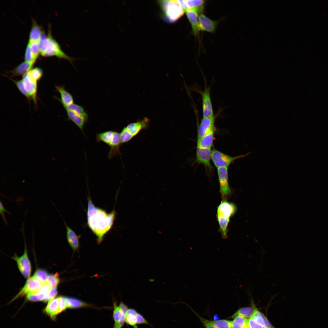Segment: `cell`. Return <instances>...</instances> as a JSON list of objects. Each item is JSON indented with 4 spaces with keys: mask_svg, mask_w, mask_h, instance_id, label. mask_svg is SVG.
<instances>
[{
    "mask_svg": "<svg viewBox=\"0 0 328 328\" xmlns=\"http://www.w3.org/2000/svg\"><path fill=\"white\" fill-rule=\"evenodd\" d=\"M184 11L193 10L199 15L202 13L204 8L205 1L202 0H177Z\"/></svg>",
    "mask_w": 328,
    "mask_h": 328,
    "instance_id": "4fadbf2b",
    "label": "cell"
},
{
    "mask_svg": "<svg viewBox=\"0 0 328 328\" xmlns=\"http://www.w3.org/2000/svg\"><path fill=\"white\" fill-rule=\"evenodd\" d=\"M220 186V192L222 200H227L231 194L232 191L228 181V168L220 167L217 169Z\"/></svg>",
    "mask_w": 328,
    "mask_h": 328,
    "instance_id": "5b68a950",
    "label": "cell"
},
{
    "mask_svg": "<svg viewBox=\"0 0 328 328\" xmlns=\"http://www.w3.org/2000/svg\"><path fill=\"white\" fill-rule=\"evenodd\" d=\"M68 116V119L73 122L84 134V128L88 121V117L84 116L78 113L68 109H65Z\"/></svg>",
    "mask_w": 328,
    "mask_h": 328,
    "instance_id": "2e32d148",
    "label": "cell"
},
{
    "mask_svg": "<svg viewBox=\"0 0 328 328\" xmlns=\"http://www.w3.org/2000/svg\"><path fill=\"white\" fill-rule=\"evenodd\" d=\"M43 283L33 276L28 278L24 286L19 293L13 299L12 301L19 297L29 293H38Z\"/></svg>",
    "mask_w": 328,
    "mask_h": 328,
    "instance_id": "ba28073f",
    "label": "cell"
},
{
    "mask_svg": "<svg viewBox=\"0 0 328 328\" xmlns=\"http://www.w3.org/2000/svg\"><path fill=\"white\" fill-rule=\"evenodd\" d=\"M158 2L164 13L166 19L169 22L176 21L184 14V9L177 0H163Z\"/></svg>",
    "mask_w": 328,
    "mask_h": 328,
    "instance_id": "3957f363",
    "label": "cell"
},
{
    "mask_svg": "<svg viewBox=\"0 0 328 328\" xmlns=\"http://www.w3.org/2000/svg\"><path fill=\"white\" fill-rule=\"evenodd\" d=\"M39 41L28 42L31 51L34 56L37 59L40 53Z\"/></svg>",
    "mask_w": 328,
    "mask_h": 328,
    "instance_id": "60d3db41",
    "label": "cell"
},
{
    "mask_svg": "<svg viewBox=\"0 0 328 328\" xmlns=\"http://www.w3.org/2000/svg\"><path fill=\"white\" fill-rule=\"evenodd\" d=\"M114 131L109 130L97 134L95 135L97 142H103L109 145L112 138Z\"/></svg>",
    "mask_w": 328,
    "mask_h": 328,
    "instance_id": "f546056e",
    "label": "cell"
},
{
    "mask_svg": "<svg viewBox=\"0 0 328 328\" xmlns=\"http://www.w3.org/2000/svg\"><path fill=\"white\" fill-rule=\"evenodd\" d=\"M48 27L47 34L46 35L43 31L39 42L40 54L44 57L56 56L60 59L66 60L74 67L73 62L77 59L69 56L62 50L52 35L50 24Z\"/></svg>",
    "mask_w": 328,
    "mask_h": 328,
    "instance_id": "7a4b0ae2",
    "label": "cell"
},
{
    "mask_svg": "<svg viewBox=\"0 0 328 328\" xmlns=\"http://www.w3.org/2000/svg\"><path fill=\"white\" fill-rule=\"evenodd\" d=\"M119 306L122 312L121 316L118 322L116 324L114 325L112 328H122L125 322V316L128 309V306L122 301L121 302Z\"/></svg>",
    "mask_w": 328,
    "mask_h": 328,
    "instance_id": "d6a6232c",
    "label": "cell"
},
{
    "mask_svg": "<svg viewBox=\"0 0 328 328\" xmlns=\"http://www.w3.org/2000/svg\"><path fill=\"white\" fill-rule=\"evenodd\" d=\"M215 130L200 138L197 139V147L204 149H211L213 145Z\"/></svg>",
    "mask_w": 328,
    "mask_h": 328,
    "instance_id": "cb8c5ba5",
    "label": "cell"
},
{
    "mask_svg": "<svg viewBox=\"0 0 328 328\" xmlns=\"http://www.w3.org/2000/svg\"><path fill=\"white\" fill-rule=\"evenodd\" d=\"M200 31L213 33L215 31L218 21L211 20L202 13L198 18Z\"/></svg>",
    "mask_w": 328,
    "mask_h": 328,
    "instance_id": "5bb4252c",
    "label": "cell"
},
{
    "mask_svg": "<svg viewBox=\"0 0 328 328\" xmlns=\"http://www.w3.org/2000/svg\"><path fill=\"white\" fill-rule=\"evenodd\" d=\"M198 316L203 324L205 328H217L207 322L206 321L205 319L201 318L199 316Z\"/></svg>",
    "mask_w": 328,
    "mask_h": 328,
    "instance_id": "681fc988",
    "label": "cell"
},
{
    "mask_svg": "<svg viewBox=\"0 0 328 328\" xmlns=\"http://www.w3.org/2000/svg\"><path fill=\"white\" fill-rule=\"evenodd\" d=\"M26 298L29 301L33 302L47 301V296L42 293H29L26 295Z\"/></svg>",
    "mask_w": 328,
    "mask_h": 328,
    "instance_id": "d590c367",
    "label": "cell"
},
{
    "mask_svg": "<svg viewBox=\"0 0 328 328\" xmlns=\"http://www.w3.org/2000/svg\"><path fill=\"white\" fill-rule=\"evenodd\" d=\"M33 276L39 280L42 283H44L46 281L48 277V274L46 271L45 270L38 269L35 272Z\"/></svg>",
    "mask_w": 328,
    "mask_h": 328,
    "instance_id": "74e56055",
    "label": "cell"
},
{
    "mask_svg": "<svg viewBox=\"0 0 328 328\" xmlns=\"http://www.w3.org/2000/svg\"><path fill=\"white\" fill-rule=\"evenodd\" d=\"M137 324H149L144 316L141 314L138 313L137 316Z\"/></svg>",
    "mask_w": 328,
    "mask_h": 328,
    "instance_id": "c3c4849f",
    "label": "cell"
},
{
    "mask_svg": "<svg viewBox=\"0 0 328 328\" xmlns=\"http://www.w3.org/2000/svg\"><path fill=\"white\" fill-rule=\"evenodd\" d=\"M210 87L206 85L204 90L199 92L202 100L203 118L210 117L214 115L210 97Z\"/></svg>",
    "mask_w": 328,
    "mask_h": 328,
    "instance_id": "52a82bcc",
    "label": "cell"
},
{
    "mask_svg": "<svg viewBox=\"0 0 328 328\" xmlns=\"http://www.w3.org/2000/svg\"><path fill=\"white\" fill-rule=\"evenodd\" d=\"M59 313L64 311L67 308L66 297L63 296L59 297Z\"/></svg>",
    "mask_w": 328,
    "mask_h": 328,
    "instance_id": "7bdbcfd3",
    "label": "cell"
},
{
    "mask_svg": "<svg viewBox=\"0 0 328 328\" xmlns=\"http://www.w3.org/2000/svg\"><path fill=\"white\" fill-rule=\"evenodd\" d=\"M12 258L16 262L19 270L23 276L26 278H29L31 273V266L26 246L24 253L21 256L19 257L15 255Z\"/></svg>",
    "mask_w": 328,
    "mask_h": 328,
    "instance_id": "30bf717a",
    "label": "cell"
},
{
    "mask_svg": "<svg viewBox=\"0 0 328 328\" xmlns=\"http://www.w3.org/2000/svg\"><path fill=\"white\" fill-rule=\"evenodd\" d=\"M5 213H7L9 215L11 214L10 212L7 210L5 208L2 203L1 201L0 202V213L4 223L5 224L7 225L8 222L5 216Z\"/></svg>",
    "mask_w": 328,
    "mask_h": 328,
    "instance_id": "f6af8a7d",
    "label": "cell"
},
{
    "mask_svg": "<svg viewBox=\"0 0 328 328\" xmlns=\"http://www.w3.org/2000/svg\"><path fill=\"white\" fill-rule=\"evenodd\" d=\"M216 218L219 225V231L223 239L227 238L228 226L230 219L226 218L219 214H216Z\"/></svg>",
    "mask_w": 328,
    "mask_h": 328,
    "instance_id": "484cf974",
    "label": "cell"
},
{
    "mask_svg": "<svg viewBox=\"0 0 328 328\" xmlns=\"http://www.w3.org/2000/svg\"><path fill=\"white\" fill-rule=\"evenodd\" d=\"M51 288L50 285L46 282L43 283L38 293H42L47 296L48 293Z\"/></svg>",
    "mask_w": 328,
    "mask_h": 328,
    "instance_id": "ee69618b",
    "label": "cell"
},
{
    "mask_svg": "<svg viewBox=\"0 0 328 328\" xmlns=\"http://www.w3.org/2000/svg\"><path fill=\"white\" fill-rule=\"evenodd\" d=\"M24 87L31 98L36 102L37 92V82L32 80L27 73L22 79Z\"/></svg>",
    "mask_w": 328,
    "mask_h": 328,
    "instance_id": "9a60e30c",
    "label": "cell"
},
{
    "mask_svg": "<svg viewBox=\"0 0 328 328\" xmlns=\"http://www.w3.org/2000/svg\"><path fill=\"white\" fill-rule=\"evenodd\" d=\"M248 322L249 328H264L252 317L248 319Z\"/></svg>",
    "mask_w": 328,
    "mask_h": 328,
    "instance_id": "7dc6e473",
    "label": "cell"
},
{
    "mask_svg": "<svg viewBox=\"0 0 328 328\" xmlns=\"http://www.w3.org/2000/svg\"><path fill=\"white\" fill-rule=\"evenodd\" d=\"M55 88L60 95L61 99H58L63 107L73 103V98L72 96L66 90L63 86L56 85Z\"/></svg>",
    "mask_w": 328,
    "mask_h": 328,
    "instance_id": "7402d4cb",
    "label": "cell"
},
{
    "mask_svg": "<svg viewBox=\"0 0 328 328\" xmlns=\"http://www.w3.org/2000/svg\"><path fill=\"white\" fill-rule=\"evenodd\" d=\"M59 297L54 298L49 301L44 311L51 318L54 319L59 313Z\"/></svg>",
    "mask_w": 328,
    "mask_h": 328,
    "instance_id": "603a6c76",
    "label": "cell"
},
{
    "mask_svg": "<svg viewBox=\"0 0 328 328\" xmlns=\"http://www.w3.org/2000/svg\"><path fill=\"white\" fill-rule=\"evenodd\" d=\"M9 79L14 83L19 91L22 94L26 97L27 99H30L31 98L29 94L25 89L22 80H16L11 78H9Z\"/></svg>",
    "mask_w": 328,
    "mask_h": 328,
    "instance_id": "ab89813d",
    "label": "cell"
},
{
    "mask_svg": "<svg viewBox=\"0 0 328 328\" xmlns=\"http://www.w3.org/2000/svg\"><path fill=\"white\" fill-rule=\"evenodd\" d=\"M252 302V306L244 307L240 308L231 317L234 319L237 316H242L248 319L251 317L255 307L253 302Z\"/></svg>",
    "mask_w": 328,
    "mask_h": 328,
    "instance_id": "83f0119b",
    "label": "cell"
},
{
    "mask_svg": "<svg viewBox=\"0 0 328 328\" xmlns=\"http://www.w3.org/2000/svg\"><path fill=\"white\" fill-rule=\"evenodd\" d=\"M28 73L31 78L37 82L41 78L43 72L41 68L36 67L31 69Z\"/></svg>",
    "mask_w": 328,
    "mask_h": 328,
    "instance_id": "e575fe53",
    "label": "cell"
},
{
    "mask_svg": "<svg viewBox=\"0 0 328 328\" xmlns=\"http://www.w3.org/2000/svg\"><path fill=\"white\" fill-rule=\"evenodd\" d=\"M58 292L56 287L52 288L49 292L47 296V300L50 301L54 298L57 294Z\"/></svg>",
    "mask_w": 328,
    "mask_h": 328,
    "instance_id": "bcb514c9",
    "label": "cell"
},
{
    "mask_svg": "<svg viewBox=\"0 0 328 328\" xmlns=\"http://www.w3.org/2000/svg\"><path fill=\"white\" fill-rule=\"evenodd\" d=\"M149 123V119L145 118L143 119L128 124L121 131L131 140L142 131L147 129Z\"/></svg>",
    "mask_w": 328,
    "mask_h": 328,
    "instance_id": "8992f818",
    "label": "cell"
},
{
    "mask_svg": "<svg viewBox=\"0 0 328 328\" xmlns=\"http://www.w3.org/2000/svg\"><path fill=\"white\" fill-rule=\"evenodd\" d=\"M65 109H68L76 112L84 116L88 117V115L84 108L74 103L67 106L63 107Z\"/></svg>",
    "mask_w": 328,
    "mask_h": 328,
    "instance_id": "836d02e7",
    "label": "cell"
},
{
    "mask_svg": "<svg viewBox=\"0 0 328 328\" xmlns=\"http://www.w3.org/2000/svg\"><path fill=\"white\" fill-rule=\"evenodd\" d=\"M237 210V207L234 203L222 200L217 207V214L230 219L235 215Z\"/></svg>",
    "mask_w": 328,
    "mask_h": 328,
    "instance_id": "7c38bea8",
    "label": "cell"
},
{
    "mask_svg": "<svg viewBox=\"0 0 328 328\" xmlns=\"http://www.w3.org/2000/svg\"><path fill=\"white\" fill-rule=\"evenodd\" d=\"M206 321L217 328H232V321L226 319L211 321L206 319Z\"/></svg>",
    "mask_w": 328,
    "mask_h": 328,
    "instance_id": "1f68e13d",
    "label": "cell"
},
{
    "mask_svg": "<svg viewBox=\"0 0 328 328\" xmlns=\"http://www.w3.org/2000/svg\"><path fill=\"white\" fill-rule=\"evenodd\" d=\"M24 58L25 61L34 63L37 59L32 54L29 45L27 44L25 50Z\"/></svg>",
    "mask_w": 328,
    "mask_h": 328,
    "instance_id": "8d00e7d4",
    "label": "cell"
},
{
    "mask_svg": "<svg viewBox=\"0 0 328 328\" xmlns=\"http://www.w3.org/2000/svg\"><path fill=\"white\" fill-rule=\"evenodd\" d=\"M113 307V318L114 322V325H115L120 320L122 312L119 306L117 305L116 302H114Z\"/></svg>",
    "mask_w": 328,
    "mask_h": 328,
    "instance_id": "f35d334b",
    "label": "cell"
},
{
    "mask_svg": "<svg viewBox=\"0 0 328 328\" xmlns=\"http://www.w3.org/2000/svg\"><path fill=\"white\" fill-rule=\"evenodd\" d=\"M217 114L209 118H203L198 127L197 139L215 130V122Z\"/></svg>",
    "mask_w": 328,
    "mask_h": 328,
    "instance_id": "8fae6325",
    "label": "cell"
},
{
    "mask_svg": "<svg viewBox=\"0 0 328 328\" xmlns=\"http://www.w3.org/2000/svg\"><path fill=\"white\" fill-rule=\"evenodd\" d=\"M248 319L241 316H237L232 321V328H249Z\"/></svg>",
    "mask_w": 328,
    "mask_h": 328,
    "instance_id": "4dcf8cb0",
    "label": "cell"
},
{
    "mask_svg": "<svg viewBox=\"0 0 328 328\" xmlns=\"http://www.w3.org/2000/svg\"><path fill=\"white\" fill-rule=\"evenodd\" d=\"M46 282L52 287H56L59 282L60 280L56 275L50 274L48 276Z\"/></svg>",
    "mask_w": 328,
    "mask_h": 328,
    "instance_id": "b9f144b4",
    "label": "cell"
},
{
    "mask_svg": "<svg viewBox=\"0 0 328 328\" xmlns=\"http://www.w3.org/2000/svg\"><path fill=\"white\" fill-rule=\"evenodd\" d=\"M191 24L193 34L196 36L200 31L198 20V14L195 11L188 10L185 11Z\"/></svg>",
    "mask_w": 328,
    "mask_h": 328,
    "instance_id": "ffe728a7",
    "label": "cell"
},
{
    "mask_svg": "<svg viewBox=\"0 0 328 328\" xmlns=\"http://www.w3.org/2000/svg\"><path fill=\"white\" fill-rule=\"evenodd\" d=\"M24 61L21 63L12 70L9 72L12 77L23 76L32 68L34 64Z\"/></svg>",
    "mask_w": 328,
    "mask_h": 328,
    "instance_id": "d6986e66",
    "label": "cell"
},
{
    "mask_svg": "<svg viewBox=\"0 0 328 328\" xmlns=\"http://www.w3.org/2000/svg\"><path fill=\"white\" fill-rule=\"evenodd\" d=\"M44 31L43 27L38 24L33 19L29 36L28 42L39 41Z\"/></svg>",
    "mask_w": 328,
    "mask_h": 328,
    "instance_id": "44dd1931",
    "label": "cell"
},
{
    "mask_svg": "<svg viewBox=\"0 0 328 328\" xmlns=\"http://www.w3.org/2000/svg\"><path fill=\"white\" fill-rule=\"evenodd\" d=\"M137 311L134 309H128L125 314V322L128 325L132 326L134 328H138L137 326Z\"/></svg>",
    "mask_w": 328,
    "mask_h": 328,
    "instance_id": "f1b7e54d",
    "label": "cell"
},
{
    "mask_svg": "<svg viewBox=\"0 0 328 328\" xmlns=\"http://www.w3.org/2000/svg\"><path fill=\"white\" fill-rule=\"evenodd\" d=\"M121 145L120 140V133L114 131L112 138L108 145L110 147L108 155L109 159H111L118 154L121 155L119 149Z\"/></svg>",
    "mask_w": 328,
    "mask_h": 328,
    "instance_id": "e0dca14e",
    "label": "cell"
},
{
    "mask_svg": "<svg viewBox=\"0 0 328 328\" xmlns=\"http://www.w3.org/2000/svg\"><path fill=\"white\" fill-rule=\"evenodd\" d=\"M252 317L264 328H275L264 314L259 310L256 307Z\"/></svg>",
    "mask_w": 328,
    "mask_h": 328,
    "instance_id": "d4e9b609",
    "label": "cell"
},
{
    "mask_svg": "<svg viewBox=\"0 0 328 328\" xmlns=\"http://www.w3.org/2000/svg\"><path fill=\"white\" fill-rule=\"evenodd\" d=\"M87 224L96 236L98 243L102 241L104 235L111 229L115 219L114 209L108 213L104 209L96 207L91 197H88Z\"/></svg>",
    "mask_w": 328,
    "mask_h": 328,
    "instance_id": "6da1fadb",
    "label": "cell"
},
{
    "mask_svg": "<svg viewBox=\"0 0 328 328\" xmlns=\"http://www.w3.org/2000/svg\"><path fill=\"white\" fill-rule=\"evenodd\" d=\"M66 299L67 308L76 309L85 307H90L92 306L90 304L75 298L67 297Z\"/></svg>",
    "mask_w": 328,
    "mask_h": 328,
    "instance_id": "4316f807",
    "label": "cell"
},
{
    "mask_svg": "<svg viewBox=\"0 0 328 328\" xmlns=\"http://www.w3.org/2000/svg\"><path fill=\"white\" fill-rule=\"evenodd\" d=\"M61 216L66 227L67 238L68 243L73 250H77L79 246V239L80 236L77 235L74 231L67 225L61 215Z\"/></svg>",
    "mask_w": 328,
    "mask_h": 328,
    "instance_id": "ac0fdd59",
    "label": "cell"
},
{
    "mask_svg": "<svg viewBox=\"0 0 328 328\" xmlns=\"http://www.w3.org/2000/svg\"><path fill=\"white\" fill-rule=\"evenodd\" d=\"M212 151L211 149H204L197 147L196 161L198 164H203L206 169L211 171L213 167L210 162Z\"/></svg>",
    "mask_w": 328,
    "mask_h": 328,
    "instance_id": "9c48e42d",
    "label": "cell"
},
{
    "mask_svg": "<svg viewBox=\"0 0 328 328\" xmlns=\"http://www.w3.org/2000/svg\"><path fill=\"white\" fill-rule=\"evenodd\" d=\"M251 152H250L245 155L233 156L214 149L212 151L211 160L217 169L222 167L228 168L236 160L245 157Z\"/></svg>",
    "mask_w": 328,
    "mask_h": 328,
    "instance_id": "277c9868",
    "label": "cell"
}]
</instances>
